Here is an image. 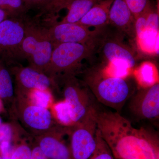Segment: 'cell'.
<instances>
[{
	"label": "cell",
	"instance_id": "obj_1",
	"mask_svg": "<svg viewBox=\"0 0 159 159\" xmlns=\"http://www.w3.org/2000/svg\"><path fill=\"white\" fill-rule=\"evenodd\" d=\"M99 107L94 112L97 129L115 159H159L158 137L150 129L134 128L116 111Z\"/></svg>",
	"mask_w": 159,
	"mask_h": 159
},
{
	"label": "cell",
	"instance_id": "obj_2",
	"mask_svg": "<svg viewBox=\"0 0 159 159\" xmlns=\"http://www.w3.org/2000/svg\"><path fill=\"white\" fill-rule=\"evenodd\" d=\"M83 81L100 104L120 114L135 91L128 80L106 74L101 70L86 71Z\"/></svg>",
	"mask_w": 159,
	"mask_h": 159
},
{
	"label": "cell",
	"instance_id": "obj_3",
	"mask_svg": "<svg viewBox=\"0 0 159 159\" xmlns=\"http://www.w3.org/2000/svg\"><path fill=\"white\" fill-rule=\"evenodd\" d=\"M29 18L21 46L22 54L24 59L29 62V67L46 74L54 46L45 28Z\"/></svg>",
	"mask_w": 159,
	"mask_h": 159
},
{
	"label": "cell",
	"instance_id": "obj_4",
	"mask_svg": "<svg viewBox=\"0 0 159 159\" xmlns=\"http://www.w3.org/2000/svg\"><path fill=\"white\" fill-rule=\"evenodd\" d=\"M97 45L64 43L54 46L46 74L54 80L76 76L82 61L92 56Z\"/></svg>",
	"mask_w": 159,
	"mask_h": 159
},
{
	"label": "cell",
	"instance_id": "obj_5",
	"mask_svg": "<svg viewBox=\"0 0 159 159\" xmlns=\"http://www.w3.org/2000/svg\"><path fill=\"white\" fill-rule=\"evenodd\" d=\"M62 81L64 101L70 111L74 125L81 122L100 105L83 81L76 76L61 77Z\"/></svg>",
	"mask_w": 159,
	"mask_h": 159
},
{
	"label": "cell",
	"instance_id": "obj_6",
	"mask_svg": "<svg viewBox=\"0 0 159 159\" xmlns=\"http://www.w3.org/2000/svg\"><path fill=\"white\" fill-rule=\"evenodd\" d=\"M28 17H9L0 23V63L6 66L24 59L21 46Z\"/></svg>",
	"mask_w": 159,
	"mask_h": 159
},
{
	"label": "cell",
	"instance_id": "obj_7",
	"mask_svg": "<svg viewBox=\"0 0 159 159\" xmlns=\"http://www.w3.org/2000/svg\"><path fill=\"white\" fill-rule=\"evenodd\" d=\"M16 108L23 125L37 136L48 132L59 125L48 108L33 104L25 96L16 95Z\"/></svg>",
	"mask_w": 159,
	"mask_h": 159
},
{
	"label": "cell",
	"instance_id": "obj_8",
	"mask_svg": "<svg viewBox=\"0 0 159 159\" xmlns=\"http://www.w3.org/2000/svg\"><path fill=\"white\" fill-rule=\"evenodd\" d=\"M94 111L81 122L69 127L72 159H89L96 149L97 126Z\"/></svg>",
	"mask_w": 159,
	"mask_h": 159
},
{
	"label": "cell",
	"instance_id": "obj_9",
	"mask_svg": "<svg viewBox=\"0 0 159 159\" xmlns=\"http://www.w3.org/2000/svg\"><path fill=\"white\" fill-rule=\"evenodd\" d=\"M44 27L54 47L64 43L97 44L102 36L101 29L92 31L88 27L77 23L56 21Z\"/></svg>",
	"mask_w": 159,
	"mask_h": 159
},
{
	"label": "cell",
	"instance_id": "obj_10",
	"mask_svg": "<svg viewBox=\"0 0 159 159\" xmlns=\"http://www.w3.org/2000/svg\"><path fill=\"white\" fill-rule=\"evenodd\" d=\"M128 107L132 114L140 120H153L159 116V84L143 87L134 92L129 98Z\"/></svg>",
	"mask_w": 159,
	"mask_h": 159
},
{
	"label": "cell",
	"instance_id": "obj_11",
	"mask_svg": "<svg viewBox=\"0 0 159 159\" xmlns=\"http://www.w3.org/2000/svg\"><path fill=\"white\" fill-rule=\"evenodd\" d=\"M9 71L15 78L16 95L25 96L35 89L51 90L55 84L54 80L31 67L16 66Z\"/></svg>",
	"mask_w": 159,
	"mask_h": 159
},
{
	"label": "cell",
	"instance_id": "obj_12",
	"mask_svg": "<svg viewBox=\"0 0 159 159\" xmlns=\"http://www.w3.org/2000/svg\"><path fill=\"white\" fill-rule=\"evenodd\" d=\"M68 127L58 126L54 130L37 136L38 145L48 159H72L70 146L64 140Z\"/></svg>",
	"mask_w": 159,
	"mask_h": 159
},
{
	"label": "cell",
	"instance_id": "obj_13",
	"mask_svg": "<svg viewBox=\"0 0 159 159\" xmlns=\"http://www.w3.org/2000/svg\"><path fill=\"white\" fill-rule=\"evenodd\" d=\"M102 39V49L104 59L111 63H122L129 68L136 64V58L132 50L116 38Z\"/></svg>",
	"mask_w": 159,
	"mask_h": 159
},
{
	"label": "cell",
	"instance_id": "obj_14",
	"mask_svg": "<svg viewBox=\"0 0 159 159\" xmlns=\"http://www.w3.org/2000/svg\"><path fill=\"white\" fill-rule=\"evenodd\" d=\"M135 19L124 0H114L110 9L109 24L131 37H135Z\"/></svg>",
	"mask_w": 159,
	"mask_h": 159
},
{
	"label": "cell",
	"instance_id": "obj_15",
	"mask_svg": "<svg viewBox=\"0 0 159 159\" xmlns=\"http://www.w3.org/2000/svg\"><path fill=\"white\" fill-rule=\"evenodd\" d=\"M114 0H101L94 5L77 24L101 29L109 24L110 9Z\"/></svg>",
	"mask_w": 159,
	"mask_h": 159
},
{
	"label": "cell",
	"instance_id": "obj_16",
	"mask_svg": "<svg viewBox=\"0 0 159 159\" xmlns=\"http://www.w3.org/2000/svg\"><path fill=\"white\" fill-rule=\"evenodd\" d=\"M101 0H75L69 4L66 9L68 12L60 22L63 23H77L91 8Z\"/></svg>",
	"mask_w": 159,
	"mask_h": 159
},
{
	"label": "cell",
	"instance_id": "obj_17",
	"mask_svg": "<svg viewBox=\"0 0 159 159\" xmlns=\"http://www.w3.org/2000/svg\"><path fill=\"white\" fill-rule=\"evenodd\" d=\"M75 0H51L48 3L38 10L36 16L44 21H57V14L66 9L69 4Z\"/></svg>",
	"mask_w": 159,
	"mask_h": 159
},
{
	"label": "cell",
	"instance_id": "obj_18",
	"mask_svg": "<svg viewBox=\"0 0 159 159\" xmlns=\"http://www.w3.org/2000/svg\"><path fill=\"white\" fill-rule=\"evenodd\" d=\"M10 71L0 63V99L2 101L11 102L14 98V87Z\"/></svg>",
	"mask_w": 159,
	"mask_h": 159
},
{
	"label": "cell",
	"instance_id": "obj_19",
	"mask_svg": "<svg viewBox=\"0 0 159 159\" xmlns=\"http://www.w3.org/2000/svg\"><path fill=\"white\" fill-rule=\"evenodd\" d=\"M159 31L147 29L136 37L139 48L147 53H157L158 44Z\"/></svg>",
	"mask_w": 159,
	"mask_h": 159
},
{
	"label": "cell",
	"instance_id": "obj_20",
	"mask_svg": "<svg viewBox=\"0 0 159 159\" xmlns=\"http://www.w3.org/2000/svg\"><path fill=\"white\" fill-rule=\"evenodd\" d=\"M0 9L9 17H23L29 11L23 0H0Z\"/></svg>",
	"mask_w": 159,
	"mask_h": 159
},
{
	"label": "cell",
	"instance_id": "obj_21",
	"mask_svg": "<svg viewBox=\"0 0 159 159\" xmlns=\"http://www.w3.org/2000/svg\"><path fill=\"white\" fill-rule=\"evenodd\" d=\"M53 114L54 119L60 125L67 127L74 125L70 111L64 100L54 104Z\"/></svg>",
	"mask_w": 159,
	"mask_h": 159
},
{
	"label": "cell",
	"instance_id": "obj_22",
	"mask_svg": "<svg viewBox=\"0 0 159 159\" xmlns=\"http://www.w3.org/2000/svg\"><path fill=\"white\" fill-rule=\"evenodd\" d=\"M25 96L33 104L48 108L52 102V96L50 90H33Z\"/></svg>",
	"mask_w": 159,
	"mask_h": 159
},
{
	"label": "cell",
	"instance_id": "obj_23",
	"mask_svg": "<svg viewBox=\"0 0 159 159\" xmlns=\"http://www.w3.org/2000/svg\"><path fill=\"white\" fill-rule=\"evenodd\" d=\"M97 147L89 159H115L108 145L99 134L97 129Z\"/></svg>",
	"mask_w": 159,
	"mask_h": 159
},
{
	"label": "cell",
	"instance_id": "obj_24",
	"mask_svg": "<svg viewBox=\"0 0 159 159\" xmlns=\"http://www.w3.org/2000/svg\"><path fill=\"white\" fill-rule=\"evenodd\" d=\"M130 10L134 18H136L142 14L150 4L149 0H124Z\"/></svg>",
	"mask_w": 159,
	"mask_h": 159
},
{
	"label": "cell",
	"instance_id": "obj_25",
	"mask_svg": "<svg viewBox=\"0 0 159 159\" xmlns=\"http://www.w3.org/2000/svg\"><path fill=\"white\" fill-rule=\"evenodd\" d=\"M159 16L158 9L152 6L151 4L147 9L146 24L147 29L159 31Z\"/></svg>",
	"mask_w": 159,
	"mask_h": 159
},
{
	"label": "cell",
	"instance_id": "obj_26",
	"mask_svg": "<svg viewBox=\"0 0 159 159\" xmlns=\"http://www.w3.org/2000/svg\"><path fill=\"white\" fill-rule=\"evenodd\" d=\"M31 153L32 149L24 143L16 147L11 159H31Z\"/></svg>",
	"mask_w": 159,
	"mask_h": 159
},
{
	"label": "cell",
	"instance_id": "obj_27",
	"mask_svg": "<svg viewBox=\"0 0 159 159\" xmlns=\"http://www.w3.org/2000/svg\"><path fill=\"white\" fill-rule=\"evenodd\" d=\"M14 129L11 124L2 123L0 125V144L3 142H12L14 138Z\"/></svg>",
	"mask_w": 159,
	"mask_h": 159
},
{
	"label": "cell",
	"instance_id": "obj_28",
	"mask_svg": "<svg viewBox=\"0 0 159 159\" xmlns=\"http://www.w3.org/2000/svg\"><path fill=\"white\" fill-rule=\"evenodd\" d=\"M150 63H145L142 65L141 68V70H142V73L145 74H142V77L141 79L143 80L145 83H147V87L150 86L156 83L154 82V68Z\"/></svg>",
	"mask_w": 159,
	"mask_h": 159
},
{
	"label": "cell",
	"instance_id": "obj_29",
	"mask_svg": "<svg viewBox=\"0 0 159 159\" xmlns=\"http://www.w3.org/2000/svg\"><path fill=\"white\" fill-rule=\"evenodd\" d=\"M147 9L142 14L135 18L134 31L136 38L139 37L147 29V24H146V14H147Z\"/></svg>",
	"mask_w": 159,
	"mask_h": 159
},
{
	"label": "cell",
	"instance_id": "obj_30",
	"mask_svg": "<svg viewBox=\"0 0 159 159\" xmlns=\"http://www.w3.org/2000/svg\"><path fill=\"white\" fill-rule=\"evenodd\" d=\"M11 142H5L0 144V153L4 159H11L15 150Z\"/></svg>",
	"mask_w": 159,
	"mask_h": 159
},
{
	"label": "cell",
	"instance_id": "obj_31",
	"mask_svg": "<svg viewBox=\"0 0 159 159\" xmlns=\"http://www.w3.org/2000/svg\"><path fill=\"white\" fill-rule=\"evenodd\" d=\"M51 1V0H23L29 11L33 9L39 10Z\"/></svg>",
	"mask_w": 159,
	"mask_h": 159
},
{
	"label": "cell",
	"instance_id": "obj_32",
	"mask_svg": "<svg viewBox=\"0 0 159 159\" xmlns=\"http://www.w3.org/2000/svg\"><path fill=\"white\" fill-rule=\"evenodd\" d=\"M31 159H48L42 152L38 145L32 149Z\"/></svg>",
	"mask_w": 159,
	"mask_h": 159
},
{
	"label": "cell",
	"instance_id": "obj_33",
	"mask_svg": "<svg viewBox=\"0 0 159 159\" xmlns=\"http://www.w3.org/2000/svg\"><path fill=\"white\" fill-rule=\"evenodd\" d=\"M9 17L8 14L5 11L0 9V23Z\"/></svg>",
	"mask_w": 159,
	"mask_h": 159
},
{
	"label": "cell",
	"instance_id": "obj_34",
	"mask_svg": "<svg viewBox=\"0 0 159 159\" xmlns=\"http://www.w3.org/2000/svg\"><path fill=\"white\" fill-rule=\"evenodd\" d=\"M4 110V106H3L2 101L0 99V112L3 111Z\"/></svg>",
	"mask_w": 159,
	"mask_h": 159
},
{
	"label": "cell",
	"instance_id": "obj_35",
	"mask_svg": "<svg viewBox=\"0 0 159 159\" xmlns=\"http://www.w3.org/2000/svg\"><path fill=\"white\" fill-rule=\"evenodd\" d=\"M2 119H1V118H0V125H1V124H2Z\"/></svg>",
	"mask_w": 159,
	"mask_h": 159
},
{
	"label": "cell",
	"instance_id": "obj_36",
	"mask_svg": "<svg viewBox=\"0 0 159 159\" xmlns=\"http://www.w3.org/2000/svg\"><path fill=\"white\" fill-rule=\"evenodd\" d=\"M0 159H4L2 157V155H1V153H0Z\"/></svg>",
	"mask_w": 159,
	"mask_h": 159
}]
</instances>
